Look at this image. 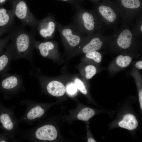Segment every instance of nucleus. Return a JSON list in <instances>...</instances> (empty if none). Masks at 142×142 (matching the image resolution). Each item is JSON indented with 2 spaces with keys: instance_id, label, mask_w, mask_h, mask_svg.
I'll return each mask as SVG.
<instances>
[{
  "instance_id": "obj_1",
  "label": "nucleus",
  "mask_w": 142,
  "mask_h": 142,
  "mask_svg": "<svg viewBox=\"0 0 142 142\" xmlns=\"http://www.w3.org/2000/svg\"><path fill=\"white\" fill-rule=\"evenodd\" d=\"M24 27L13 26L10 29L11 41L7 49L11 53L12 60L25 59L33 63L36 31H28Z\"/></svg>"
},
{
  "instance_id": "obj_2",
  "label": "nucleus",
  "mask_w": 142,
  "mask_h": 142,
  "mask_svg": "<svg viewBox=\"0 0 142 142\" xmlns=\"http://www.w3.org/2000/svg\"><path fill=\"white\" fill-rule=\"evenodd\" d=\"M57 28L64 44L71 49L78 47L82 40V33L72 22L66 25L57 23Z\"/></svg>"
},
{
  "instance_id": "obj_3",
  "label": "nucleus",
  "mask_w": 142,
  "mask_h": 142,
  "mask_svg": "<svg viewBox=\"0 0 142 142\" xmlns=\"http://www.w3.org/2000/svg\"><path fill=\"white\" fill-rule=\"evenodd\" d=\"M72 23L82 33L83 31H93L95 28L94 18L91 13L85 11L80 6L74 10Z\"/></svg>"
},
{
  "instance_id": "obj_4",
  "label": "nucleus",
  "mask_w": 142,
  "mask_h": 142,
  "mask_svg": "<svg viewBox=\"0 0 142 142\" xmlns=\"http://www.w3.org/2000/svg\"><path fill=\"white\" fill-rule=\"evenodd\" d=\"M12 9L15 16L21 21L23 26L28 25L32 30L36 31L40 20L33 15L24 1L18 2Z\"/></svg>"
},
{
  "instance_id": "obj_5",
  "label": "nucleus",
  "mask_w": 142,
  "mask_h": 142,
  "mask_svg": "<svg viewBox=\"0 0 142 142\" xmlns=\"http://www.w3.org/2000/svg\"><path fill=\"white\" fill-rule=\"evenodd\" d=\"M57 22L54 16L49 14L39 21L37 30L40 35L46 39L52 38L57 28Z\"/></svg>"
},
{
  "instance_id": "obj_6",
  "label": "nucleus",
  "mask_w": 142,
  "mask_h": 142,
  "mask_svg": "<svg viewBox=\"0 0 142 142\" xmlns=\"http://www.w3.org/2000/svg\"><path fill=\"white\" fill-rule=\"evenodd\" d=\"M20 76L17 74H10L6 72L2 75L0 89L2 91H7L14 89L19 84L21 80Z\"/></svg>"
},
{
  "instance_id": "obj_7",
  "label": "nucleus",
  "mask_w": 142,
  "mask_h": 142,
  "mask_svg": "<svg viewBox=\"0 0 142 142\" xmlns=\"http://www.w3.org/2000/svg\"><path fill=\"white\" fill-rule=\"evenodd\" d=\"M35 135L38 139L52 141L56 139L57 133L54 126L50 125H47L38 129L36 132Z\"/></svg>"
},
{
  "instance_id": "obj_8",
  "label": "nucleus",
  "mask_w": 142,
  "mask_h": 142,
  "mask_svg": "<svg viewBox=\"0 0 142 142\" xmlns=\"http://www.w3.org/2000/svg\"><path fill=\"white\" fill-rule=\"evenodd\" d=\"M56 44L51 41L40 42L36 41L34 48L38 50L40 54L44 57L50 56L56 50Z\"/></svg>"
},
{
  "instance_id": "obj_9",
  "label": "nucleus",
  "mask_w": 142,
  "mask_h": 142,
  "mask_svg": "<svg viewBox=\"0 0 142 142\" xmlns=\"http://www.w3.org/2000/svg\"><path fill=\"white\" fill-rule=\"evenodd\" d=\"M15 15L13 9L7 11L0 9V26H7L10 29L13 26Z\"/></svg>"
},
{
  "instance_id": "obj_10",
  "label": "nucleus",
  "mask_w": 142,
  "mask_h": 142,
  "mask_svg": "<svg viewBox=\"0 0 142 142\" xmlns=\"http://www.w3.org/2000/svg\"><path fill=\"white\" fill-rule=\"evenodd\" d=\"M47 89L50 94L55 97L62 96L66 92V89L64 85L56 80L50 82L47 84Z\"/></svg>"
},
{
  "instance_id": "obj_11",
  "label": "nucleus",
  "mask_w": 142,
  "mask_h": 142,
  "mask_svg": "<svg viewBox=\"0 0 142 142\" xmlns=\"http://www.w3.org/2000/svg\"><path fill=\"white\" fill-rule=\"evenodd\" d=\"M132 35L130 31L127 29L124 30L120 34L117 40L118 46L121 48L126 49L130 46Z\"/></svg>"
},
{
  "instance_id": "obj_12",
  "label": "nucleus",
  "mask_w": 142,
  "mask_h": 142,
  "mask_svg": "<svg viewBox=\"0 0 142 142\" xmlns=\"http://www.w3.org/2000/svg\"><path fill=\"white\" fill-rule=\"evenodd\" d=\"M118 125L121 128L131 130L138 127V123L135 116L131 114H127L124 116Z\"/></svg>"
},
{
  "instance_id": "obj_13",
  "label": "nucleus",
  "mask_w": 142,
  "mask_h": 142,
  "mask_svg": "<svg viewBox=\"0 0 142 142\" xmlns=\"http://www.w3.org/2000/svg\"><path fill=\"white\" fill-rule=\"evenodd\" d=\"M102 44L103 42L99 38L94 37L83 46L81 50L83 53L85 54L97 51L101 48Z\"/></svg>"
},
{
  "instance_id": "obj_14",
  "label": "nucleus",
  "mask_w": 142,
  "mask_h": 142,
  "mask_svg": "<svg viewBox=\"0 0 142 142\" xmlns=\"http://www.w3.org/2000/svg\"><path fill=\"white\" fill-rule=\"evenodd\" d=\"M12 60L11 53L7 49L6 51L0 56V75L7 72Z\"/></svg>"
},
{
  "instance_id": "obj_15",
  "label": "nucleus",
  "mask_w": 142,
  "mask_h": 142,
  "mask_svg": "<svg viewBox=\"0 0 142 142\" xmlns=\"http://www.w3.org/2000/svg\"><path fill=\"white\" fill-rule=\"evenodd\" d=\"M0 111V126L6 130H11L13 127V124L9 115L5 110Z\"/></svg>"
},
{
  "instance_id": "obj_16",
  "label": "nucleus",
  "mask_w": 142,
  "mask_h": 142,
  "mask_svg": "<svg viewBox=\"0 0 142 142\" xmlns=\"http://www.w3.org/2000/svg\"><path fill=\"white\" fill-rule=\"evenodd\" d=\"M98 10L102 16L109 22H113L115 20L116 15L110 7L101 5L99 7Z\"/></svg>"
},
{
  "instance_id": "obj_17",
  "label": "nucleus",
  "mask_w": 142,
  "mask_h": 142,
  "mask_svg": "<svg viewBox=\"0 0 142 142\" xmlns=\"http://www.w3.org/2000/svg\"><path fill=\"white\" fill-rule=\"evenodd\" d=\"M132 60V58L128 55H119L116 58L115 63L119 67L124 68L128 67Z\"/></svg>"
},
{
  "instance_id": "obj_18",
  "label": "nucleus",
  "mask_w": 142,
  "mask_h": 142,
  "mask_svg": "<svg viewBox=\"0 0 142 142\" xmlns=\"http://www.w3.org/2000/svg\"><path fill=\"white\" fill-rule=\"evenodd\" d=\"M94 110L89 108L82 109L78 113L77 118L80 120L87 121L95 114Z\"/></svg>"
},
{
  "instance_id": "obj_19",
  "label": "nucleus",
  "mask_w": 142,
  "mask_h": 142,
  "mask_svg": "<svg viewBox=\"0 0 142 142\" xmlns=\"http://www.w3.org/2000/svg\"><path fill=\"white\" fill-rule=\"evenodd\" d=\"M44 110L41 107L38 106L32 108L28 113L27 118L29 120H32L42 116L44 113Z\"/></svg>"
},
{
  "instance_id": "obj_20",
  "label": "nucleus",
  "mask_w": 142,
  "mask_h": 142,
  "mask_svg": "<svg viewBox=\"0 0 142 142\" xmlns=\"http://www.w3.org/2000/svg\"><path fill=\"white\" fill-rule=\"evenodd\" d=\"M121 3L125 7L130 9L138 8L141 5L139 0H121Z\"/></svg>"
},
{
  "instance_id": "obj_21",
  "label": "nucleus",
  "mask_w": 142,
  "mask_h": 142,
  "mask_svg": "<svg viewBox=\"0 0 142 142\" xmlns=\"http://www.w3.org/2000/svg\"><path fill=\"white\" fill-rule=\"evenodd\" d=\"M85 56L87 58L92 59L98 63L100 62L102 60V57L101 54L97 51L86 53Z\"/></svg>"
},
{
  "instance_id": "obj_22",
  "label": "nucleus",
  "mask_w": 142,
  "mask_h": 142,
  "mask_svg": "<svg viewBox=\"0 0 142 142\" xmlns=\"http://www.w3.org/2000/svg\"><path fill=\"white\" fill-rule=\"evenodd\" d=\"M85 77L88 79L92 78L96 73L97 69L94 65H87L85 68Z\"/></svg>"
},
{
  "instance_id": "obj_23",
  "label": "nucleus",
  "mask_w": 142,
  "mask_h": 142,
  "mask_svg": "<svg viewBox=\"0 0 142 142\" xmlns=\"http://www.w3.org/2000/svg\"><path fill=\"white\" fill-rule=\"evenodd\" d=\"M65 89L67 93L71 96L75 95L78 91L74 83H71L68 84Z\"/></svg>"
},
{
  "instance_id": "obj_24",
  "label": "nucleus",
  "mask_w": 142,
  "mask_h": 142,
  "mask_svg": "<svg viewBox=\"0 0 142 142\" xmlns=\"http://www.w3.org/2000/svg\"><path fill=\"white\" fill-rule=\"evenodd\" d=\"M74 83L77 89L83 94L85 95L87 94V90L82 81L79 78H76L75 79Z\"/></svg>"
},
{
  "instance_id": "obj_25",
  "label": "nucleus",
  "mask_w": 142,
  "mask_h": 142,
  "mask_svg": "<svg viewBox=\"0 0 142 142\" xmlns=\"http://www.w3.org/2000/svg\"><path fill=\"white\" fill-rule=\"evenodd\" d=\"M70 3L74 10L80 6V0H59Z\"/></svg>"
},
{
  "instance_id": "obj_26",
  "label": "nucleus",
  "mask_w": 142,
  "mask_h": 142,
  "mask_svg": "<svg viewBox=\"0 0 142 142\" xmlns=\"http://www.w3.org/2000/svg\"><path fill=\"white\" fill-rule=\"evenodd\" d=\"M9 39H10V38L9 36L5 39L0 41V54L3 50V48L7 43Z\"/></svg>"
},
{
  "instance_id": "obj_27",
  "label": "nucleus",
  "mask_w": 142,
  "mask_h": 142,
  "mask_svg": "<svg viewBox=\"0 0 142 142\" xmlns=\"http://www.w3.org/2000/svg\"><path fill=\"white\" fill-rule=\"evenodd\" d=\"M135 67L139 69H142V61L140 60L137 62L135 64Z\"/></svg>"
},
{
  "instance_id": "obj_28",
  "label": "nucleus",
  "mask_w": 142,
  "mask_h": 142,
  "mask_svg": "<svg viewBox=\"0 0 142 142\" xmlns=\"http://www.w3.org/2000/svg\"><path fill=\"white\" fill-rule=\"evenodd\" d=\"M139 102L140 104V107L141 109H142V91L140 90L139 93Z\"/></svg>"
},
{
  "instance_id": "obj_29",
  "label": "nucleus",
  "mask_w": 142,
  "mask_h": 142,
  "mask_svg": "<svg viewBox=\"0 0 142 142\" xmlns=\"http://www.w3.org/2000/svg\"><path fill=\"white\" fill-rule=\"evenodd\" d=\"M88 142H96L95 140L94 139L92 138H89L88 140Z\"/></svg>"
},
{
  "instance_id": "obj_30",
  "label": "nucleus",
  "mask_w": 142,
  "mask_h": 142,
  "mask_svg": "<svg viewBox=\"0 0 142 142\" xmlns=\"http://www.w3.org/2000/svg\"><path fill=\"white\" fill-rule=\"evenodd\" d=\"M6 0H0V3H2L4 2Z\"/></svg>"
},
{
  "instance_id": "obj_31",
  "label": "nucleus",
  "mask_w": 142,
  "mask_h": 142,
  "mask_svg": "<svg viewBox=\"0 0 142 142\" xmlns=\"http://www.w3.org/2000/svg\"><path fill=\"white\" fill-rule=\"evenodd\" d=\"M142 25H141V27H140V30H141V31H142Z\"/></svg>"
},
{
  "instance_id": "obj_32",
  "label": "nucleus",
  "mask_w": 142,
  "mask_h": 142,
  "mask_svg": "<svg viewBox=\"0 0 142 142\" xmlns=\"http://www.w3.org/2000/svg\"><path fill=\"white\" fill-rule=\"evenodd\" d=\"M80 1H81V0H80Z\"/></svg>"
}]
</instances>
